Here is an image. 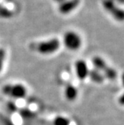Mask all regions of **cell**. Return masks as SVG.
Returning <instances> with one entry per match:
<instances>
[{
  "label": "cell",
  "mask_w": 124,
  "mask_h": 125,
  "mask_svg": "<svg viewBox=\"0 0 124 125\" xmlns=\"http://www.w3.org/2000/svg\"><path fill=\"white\" fill-rule=\"evenodd\" d=\"M2 92L14 98H24L27 94V90L21 84L6 85L2 88Z\"/></svg>",
  "instance_id": "3"
},
{
  "label": "cell",
  "mask_w": 124,
  "mask_h": 125,
  "mask_svg": "<svg viewBox=\"0 0 124 125\" xmlns=\"http://www.w3.org/2000/svg\"><path fill=\"white\" fill-rule=\"evenodd\" d=\"M76 67V73L77 74V76L80 79H85L88 76L89 69L87 67V65L86 62L83 60H78L76 62L75 64Z\"/></svg>",
  "instance_id": "7"
},
{
  "label": "cell",
  "mask_w": 124,
  "mask_h": 125,
  "mask_svg": "<svg viewBox=\"0 0 124 125\" xmlns=\"http://www.w3.org/2000/svg\"><path fill=\"white\" fill-rule=\"evenodd\" d=\"M123 96L120 97V103H121V104H123Z\"/></svg>",
  "instance_id": "16"
},
{
  "label": "cell",
  "mask_w": 124,
  "mask_h": 125,
  "mask_svg": "<svg viewBox=\"0 0 124 125\" xmlns=\"http://www.w3.org/2000/svg\"><path fill=\"white\" fill-rule=\"evenodd\" d=\"M5 59V51L2 48H0V72H1L2 69Z\"/></svg>",
  "instance_id": "12"
},
{
  "label": "cell",
  "mask_w": 124,
  "mask_h": 125,
  "mask_svg": "<svg viewBox=\"0 0 124 125\" xmlns=\"http://www.w3.org/2000/svg\"><path fill=\"white\" fill-rule=\"evenodd\" d=\"M112 1H114V2H118L120 4H123V0H112Z\"/></svg>",
  "instance_id": "14"
},
{
  "label": "cell",
  "mask_w": 124,
  "mask_h": 125,
  "mask_svg": "<svg viewBox=\"0 0 124 125\" xmlns=\"http://www.w3.org/2000/svg\"><path fill=\"white\" fill-rule=\"evenodd\" d=\"M19 114L22 118H23L25 119H29L32 118L35 116V112L28 109H20L19 110Z\"/></svg>",
  "instance_id": "10"
},
{
  "label": "cell",
  "mask_w": 124,
  "mask_h": 125,
  "mask_svg": "<svg viewBox=\"0 0 124 125\" xmlns=\"http://www.w3.org/2000/svg\"><path fill=\"white\" fill-rule=\"evenodd\" d=\"M78 94V91L76 87L71 84H68L65 89V97L69 101H73Z\"/></svg>",
  "instance_id": "8"
},
{
  "label": "cell",
  "mask_w": 124,
  "mask_h": 125,
  "mask_svg": "<svg viewBox=\"0 0 124 125\" xmlns=\"http://www.w3.org/2000/svg\"><path fill=\"white\" fill-rule=\"evenodd\" d=\"M70 120L63 116L56 117L53 121V125H70Z\"/></svg>",
  "instance_id": "11"
},
{
  "label": "cell",
  "mask_w": 124,
  "mask_h": 125,
  "mask_svg": "<svg viewBox=\"0 0 124 125\" xmlns=\"http://www.w3.org/2000/svg\"><path fill=\"white\" fill-rule=\"evenodd\" d=\"M92 81H94V83H102L104 81V76L103 75L100 73V71H99L96 69H93L89 71L88 73V76Z\"/></svg>",
  "instance_id": "9"
},
{
  "label": "cell",
  "mask_w": 124,
  "mask_h": 125,
  "mask_svg": "<svg viewBox=\"0 0 124 125\" xmlns=\"http://www.w3.org/2000/svg\"><path fill=\"white\" fill-rule=\"evenodd\" d=\"M81 0H66L60 4L58 10L62 14H67L75 10L80 4Z\"/></svg>",
  "instance_id": "6"
},
{
  "label": "cell",
  "mask_w": 124,
  "mask_h": 125,
  "mask_svg": "<svg viewBox=\"0 0 124 125\" xmlns=\"http://www.w3.org/2000/svg\"><path fill=\"white\" fill-rule=\"evenodd\" d=\"M7 107L8 109L10 111V112H17V110L18 109L16 104L14 103V102H8L7 104Z\"/></svg>",
  "instance_id": "13"
},
{
  "label": "cell",
  "mask_w": 124,
  "mask_h": 125,
  "mask_svg": "<svg viewBox=\"0 0 124 125\" xmlns=\"http://www.w3.org/2000/svg\"><path fill=\"white\" fill-rule=\"evenodd\" d=\"M102 5L104 9L115 20L118 21L123 20V10L119 8L114 1H112V0H103Z\"/></svg>",
  "instance_id": "5"
},
{
  "label": "cell",
  "mask_w": 124,
  "mask_h": 125,
  "mask_svg": "<svg viewBox=\"0 0 124 125\" xmlns=\"http://www.w3.org/2000/svg\"><path fill=\"white\" fill-rule=\"evenodd\" d=\"M64 43L65 47L70 50H77L82 45V39L77 33L70 31L64 35Z\"/></svg>",
  "instance_id": "4"
},
{
  "label": "cell",
  "mask_w": 124,
  "mask_h": 125,
  "mask_svg": "<svg viewBox=\"0 0 124 125\" xmlns=\"http://www.w3.org/2000/svg\"><path fill=\"white\" fill-rule=\"evenodd\" d=\"M92 62L94 66L96 67V69L99 71H102L105 76L108 79H114L117 77V72L116 71L111 67H109L105 62L99 56H95L92 59Z\"/></svg>",
  "instance_id": "2"
},
{
  "label": "cell",
  "mask_w": 124,
  "mask_h": 125,
  "mask_svg": "<svg viewBox=\"0 0 124 125\" xmlns=\"http://www.w3.org/2000/svg\"><path fill=\"white\" fill-rule=\"evenodd\" d=\"M60 47V41L56 39H50L49 41L40 42L34 44L33 48L37 50L39 53L43 55H49L57 51Z\"/></svg>",
  "instance_id": "1"
},
{
  "label": "cell",
  "mask_w": 124,
  "mask_h": 125,
  "mask_svg": "<svg viewBox=\"0 0 124 125\" xmlns=\"http://www.w3.org/2000/svg\"><path fill=\"white\" fill-rule=\"evenodd\" d=\"M55 2H58V3H62L63 2H64V1H66V0H54Z\"/></svg>",
  "instance_id": "15"
}]
</instances>
